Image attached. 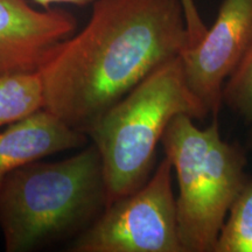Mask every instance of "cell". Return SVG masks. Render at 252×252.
<instances>
[{
    "mask_svg": "<svg viewBox=\"0 0 252 252\" xmlns=\"http://www.w3.org/2000/svg\"><path fill=\"white\" fill-rule=\"evenodd\" d=\"M173 167L165 157L133 193L109 203L76 236L72 252H184L176 222Z\"/></svg>",
    "mask_w": 252,
    "mask_h": 252,
    "instance_id": "5",
    "label": "cell"
},
{
    "mask_svg": "<svg viewBox=\"0 0 252 252\" xmlns=\"http://www.w3.org/2000/svg\"><path fill=\"white\" fill-rule=\"evenodd\" d=\"M190 47L180 0H96L41 69L46 109L87 134L145 77Z\"/></svg>",
    "mask_w": 252,
    "mask_h": 252,
    "instance_id": "1",
    "label": "cell"
},
{
    "mask_svg": "<svg viewBox=\"0 0 252 252\" xmlns=\"http://www.w3.org/2000/svg\"><path fill=\"white\" fill-rule=\"evenodd\" d=\"M75 30L76 19L68 12L0 0V75L40 71Z\"/></svg>",
    "mask_w": 252,
    "mask_h": 252,
    "instance_id": "7",
    "label": "cell"
},
{
    "mask_svg": "<svg viewBox=\"0 0 252 252\" xmlns=\"http://www.w3.org/2000/svg\"><path fill=\"white\" fill-rule=\"evenodd\" d=\"M88 135L48 109H41L0 132V186L12 172L52 154L78 149Z\"/></svg>",
    "mask_w": 252,
    "mask_h": 252,
    "instance_id": "8",
    "label": "cell"
},
{
    "mask_svg": "<svg viewBox=\"0 0 252 252\" xmlns=\"http://www.w3.org/2000/svg\"><path fill=\"white\" fill-rule=\"evenodd\" d=\"M37 4L42 5L43 7H49L52 4H71L77 6H86L94 4L96 0H34Z\"/></svg>",
    "mask_w": 252,
    "mask_h": 252,
    "instance_id": "13",
    "label": "cell"
},
{
    "mask_svg": "<svg viewBox=\"0 0 252 252\" xmlns=\"http://www.w3.org/2000/svg\"><path fill=\"white\" fill-rule=\"evenodd\" d=\"M40 71L0 75V127L45 109Z\"/></svg>",
    "mask_w": 252,
    "mask_h": 252,
    "instance_id": "9",
    "label": "cell"
},
{
    "mask_svg": "<svg viewBox=\"0 0 252 252\" xmlns=\"http://www.w3.org/2000/svg\"><path fill=\"white\" fill-rule=\"evenodd\" d=\"M223 103L252 124V48L223 88Z\"/></svg>",
    "mask_w": 252,
    "mask_h": 252,
    "instance_id": "11",
    "label": "cell"
},
{
    "mask_svg": "<svg viewBox=\"0 0 252 252\" xmlns=\"http://www.w3.org/2000/svg\"><path fill=\"white\" fill-rule=\"evenodd\" d=\"M252 48V0H224L202 40L180 55L186 78L209 113L217 117L223 88Z\"/></svg>",
    "mask_w": 252,
    "mask_h": 252,
    "instance_id": "6",
    "label": "cell"
},
{
    "mask_svg": "<svg viewBox=\"0 0 252 252\" xmlns=\"http://www.w3.org/2000/svg\"><path fill=\"white\" fill-rule=\"evenodd\" d=\"M180 115L202 121L209 111L189 87L181 56H176L145 77L91 127L88 137L102 159L108 204L149 180L157 145Z\"/></svg>",
    "mask_w": 252,
    "mask_h": 252,
    "instance_id": "3",
    "label": "cell"
},
{
    "mask_svg": "<svg viewBox=\"0 0 252 252\" xmlns=\"http://www.w3.org/2000/svg\"><path fill=\"white\" fill-rule=\"evenodd\" d=\"M108 204L94 144L59 161L31 162L0 186V230L7 252H27L78 236Z\"/></svg>",
    "mask_w": 252,
    "mask_h": 252,
    "instance_id": "2",
    "label": "cell"
},
{
    "mask_svg": "<svg viewBox=\"0 0 252 252\" xmlns=\"http://www.w3.org/2000/svg\"><path fill=\"white\" fill-rule=\"evenodd\" d=\"M215 252H252V179L232 204Z\"/></svg>",
    "mask_w": 252,
    "mask_h": 252,
    "instance_id": "10",
    "label": "cell"
},
{
    "mask_svg": "<svg viewBox=\"0 0 252 252\" xmlns=\"http://www.w3.org/2000/svg\"><path fill=\"white\" fill-rule=\"evenodd\" d=\"M180 1L182 8H184L186 26H187L189 40H190V47L189 48H191L202 40L208 28L204 25L200 13H198L194 0H180Z\"/></svg>",
    "mask_w": 252,
    "mask_h": 252,
    "instance_id": "12",
    "label": "cell"
},
{
    "mask_svg": "<svg viewBox=\"0 0 252 252\" xmlns=\"http://www.w3.org/2000/svg\"><path fill=\"white\" fill-rule=\"evenodd\" d=\"M187 115L176 116L161 138L176 173V222L184 252H215L232 204L248 181L247 158L222 139L217 118L207 128Z\"/></svg>",
    "mask_w": 252,
    "mask_h": 252,
    "instance_id": "4",
    "label": "cell"
}]
</instances>
